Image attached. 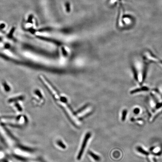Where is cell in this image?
Wrapping results in <instances>:
<instances>
[{"label": "cell", "instance_id": "cell-1", "mask_svg": "<svg viewBox=\"0 0 162 162\" xmlns=\"http://www.w3.org/2000/svg\"><path fill=\"white\" fill-rule=\"evenodd\" d=\"M90 136H91V134L90 133H88L86 135L84 139L83 140V143H82L80 151L79 153H78V155L77 156V159L78 160H80V159L81 158H82L83 152H84L85 147H86L87 143H88V141H89Z\"/></svg>", "mask_w": 162, "mask_h": 162}, {"label": "cell", "instance_id": "cell-2", "mask_svg": "<svg viewBox=\"0 0 162 162\" xmlns=\"http://www.w3.org/2000/svg\"><path fill=\"white\" fill-rule=\"evenodd\" d=\"M41 78L42 79V80H43L44 83L46 84V85L48 87V88L49 89V90H50V91L52 92V94L54 95L55 98H56V99H58L59 98L58 95L57 93L56 92L55 90L53 89L52 87L50 85V84L48 82H47V81L45 79L44 77L43 76H41Z\"/></svg>", "mask_w": 162, "mask_h": 162}, {"label": "cell", "instance_id": "cell-3", "mask_svg": "<svg viewBox=\"0 0 162 162\" xmlns=\"http://www.w3.org/2000/svg\"><path fill=\"white\" fill-rule=\"evenodd\" d=\"M137 150L140 153H142V154L144 155H149V153L148 152L144 150L143 148L140 147V146L137 147Z\"/></svg>", "mask_w": 162, "mask_h": 162}, {"label": "cell", "instance_id": "cell-4", "mask_svg": "<svg viewBox=\"0 0 162 162\" xmlns=\"http://www.w3.org/2000/svg\"><path fill=\"white\" fill-rule=\"evenodd\" d=\"M127 114V111L126 110H124L123 111L122 113V120L123 121H124L126 118Z\"/></svg>", "mask_w": 162, "mask_h": 162}, {"label": "cell", "instance_id": "cell-5", "mask_svg": "<svg viewBox=\"0 0 162 162\" xmlns=\"http://www.w3.org/2000/svg\"><path fill=\"white\" fill-rule=\"evenodd\" d=\"M89 154H90V155L91 156V157H92V158H94L95 160L97 161L100 160V157H99L98 156L94 154V153H92L91 152H90V153H89Z\"/></svg>", "mask_w": 162, "mask_h": 162}, {"label": "cell", "instance_id": "cell-6", "mask_svg": "<svg viewBox=\"0 0 162 162\" xmlns=\"http://www.w3.org/2000/svg\"><path fill=\"white\" fill-rule=\"evenodd\" d=\"M148 90V88H146V87H145V88H142V89H138L137 90H134V91H132L131 92V94H133V93H135V92H137L139 91H141V90Z\"/></svg>", "mask_w": 162, "mask_h": 162}, {"label": "cell", "instance_id": "cell-7", "mask_svg": "<svg viewBox=\"0 0 162 162\" xmlns=\"http://www.w3.org/2000/svg\"><path fill=\"white\" fill-rule=\"evenodd\" d=\"M58 145L63 148L64 149L65 148V145H64V144H63L62 143V142L61 141H58Z\"/></svg>", "mask_w": 162, "mask_h": 162}, {"label": "cell", "instance_id": "cell-8", "mask_svg": "<svg viewBox=\"0 0 162 162\" xmlns=\"http://www.w3.org/2000/svg\"><path fill=\"white\" fill-rule=\"evenodd\" d=\"M134 113L136 114H139V113L140 112L139 109L138 108H135V109L134 110Z\"/></svg>", "mask_w": 162, "mask_h": 162}, {"label": "cell", "instance_id": "cell-9", "mask_svg": "<svg viewBox=\"0 0 162 162\" xmlns=\"http://www.w3.org/2000/svg\"><path fill=\"white\" fill-rule=\"evenodd\" d=\"M162 106V103H160L158 104L157 105V108H159V107H161Z\"/></svg>", "mask_w": 162, "mask_h": 162}]
</instances>
